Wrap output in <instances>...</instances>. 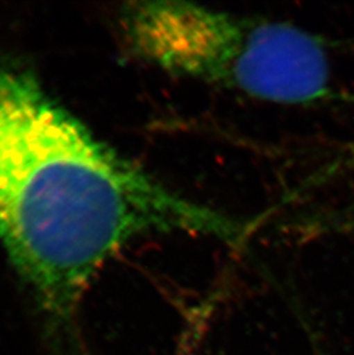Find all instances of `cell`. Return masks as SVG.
<instances>
[{"instance_id":"1","label":"cell","mask_w":354,"mask_h":355,"mask_svg":"<svg viewBox=\"0 0 354 355\" xmlns=\"http://www.w3.org/2000/svg\"><path fill=\"white\" fill-rule=\"evenodd\" d=\"M165 234L231 246L242 223L98 141L31 78L0 71V241L53 352H76L77 313L99 269L131 241Z\"/></svg>"},{"instance_id":"2","label":"cell","mask_w":354,"mask_h":355,"mask_svg":"<svg viewBox=\"0 0 354 355\" xmlns=\"http://www.w3.org/2000/svg\"><path fill=\"white\" fill-rule=\"evenodd\" d=\"M128 47L177 78L278 104H313L330 91V62L320 38L280 21L174 0L124 5Z\"/></svg>"}]
</instances>
